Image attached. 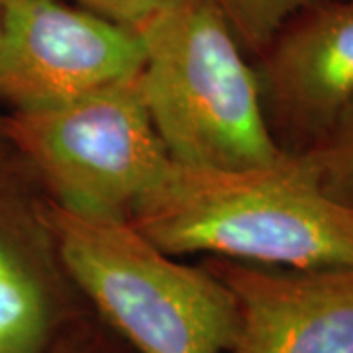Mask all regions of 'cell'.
I'll return each instance as SVG.
<instances>
[{
	"label": "cell",
	"mask_w": 353,
	"mask_h": 353,
	"mask_svg": "<svg viewBox=\"0 0 353 353\" xmlns=\"http://www.w3.org/2000/svg\"><path fill=\"white\" fill-rule=\"evenodd\" d=\"M130 222L175 257L210 253L265 267H353V210L322 190L304 153L248 169L173 161Z\"/></svg>",
	"instance_id": "6da1fadb"
},
{
	"label": "cell",
	"mask_w": 353,
	"mask_h": 353,
	"mask_svg": "<svg viewBox=\"0 0 353 353\" xmlns=\"http://www.w3.org/2000/svg\"><path fill=\"white\" fill-rule=\"evenodd\" d=\"M153 126L175 163L248 169L285 152L271 132L259 77L214 0H167L136 28Z\"/></svg>",
	"instance_id": "7a4b0ae2"
},
{
	"label": "cell",
	"mask_w": 353,
	"mask_h": 353,
	"mask_svg": "<svg viewBox=\"0 0 353 353\" xmlns=\"http://www.w3.org/2000/svg\"><path fill=\"white\" fill-rule=\"evenodd\" d=\"M57 261L134 353H230L238 304L222 279L173 259L130 220L43 204Z\"/></svg>",
	"instance_id": "3957f363"
},
{
	"label": "cell",
	"mask_w": 353,
	"mask_h": 353,
	"mask_svg": "<svg viewBox=\"0 0 353 353\" xmlns=\"http://www.w3.org/2000/svg\"><path fill=\"white\" fill-rule=\"evenodd\" d=\"M0 138L36 171L51 202L99 218L130 220L173 163L139 75L59 106L14 112L0 120Z\"/></svg>",
	"instance_id": "277c9868"
},
{
	"label": "cell",
	"mask_w": 353,
	"mask_h": 353,
	"mask_svg": "<svg viewBox=\"0 0 353 353\" xmlns=\"http://www.w3.org/2000/svg\"><path fill=\"white\" fill-rule=\"evenodd\" d=\"M138 30L59 0H4L0 99L14 112L59 106L138 77Z\"/></svg>",
	"instance_id": "5b68a950"
},
{
	"label": "cell",
	"mask_w": 353,
	"mask_h": 353,
	"mask_svg": "<svg viewBox=\"0 0 353 353\" xmlns=\"http://www.w3.org/2000/svg\"><path fill=\"white\" fill-rule=\"evenodd\" d=\"M257 69L271 132L289 153L318 145L353 102V0H324L287 20Z\"/></svg>",
	"instance_id": "8992f818"
},
{
	"label": "cell",
	"mask_w": 353,
	"mask_h": 353,
	"mask_svg": "<svg viewBox=\"0 0 353 353\" xmlns=\"http://www.w3.org/2000/svg\"><path fill=\"white\" fill-rule=\"evenodd\" d=\"M238 304L230 353H353V267L287 269L218 259Z\"/></svg>",
	"instance_id": "52a82bcc"
},
{
	"label": "cell",
	"mask_w": 353,
	"mask_h": 353,
	"mask_svg": "<svg viewBox=\"0 0 353 353\" xmlns=\"http://www.w3.org/2000/svg\"><path fill=\"white\" fill-rule=\"evenodd\" d=\"M0 155V353H48L63 334L65 308L43 204Z\"/></svg>",
	"instance_id": "ba28073f"
},
{
	"label": "cell",
	"mask_w": 353,
	"mask_h": 353,
	"mask_svg": "<svg viewBox=\"0 0 353 353\" xmlns=\"http://www.w3.org/2000/svg\"><path fill=\"white\" fill-rule=\"evenodd\" d=\"M240 43L253 53L271 43L283 24L294 14L324 0H214Z\"/></svg>",
	"instance_id": "9c48e42d"
},
{
	"label": "cell",
	"mask_w": 353,
	"mask_h": 353,
	"mask_svg": "<svg viewBox=\"0 0 353 353\" xmlns=\"http://www.w3.org/2000/svg\"><path fill=\"white\" fill-rule=\"evenodd\" d=\"M304 155L314 165L322 190L353 210V102L328 136Z\"/></svg>",
	"instance_id": "30bf717a"
},
{
	"label": "cell",
	"mask_w": 353,
	"mask_h": 353,
	"mask_svg": "<svg viewBox=\"0 0 353 353\" xmlns=\"http://www.w3.org/2000/svg\"><path fill=\"white\" fill-rule=\"evenodd\" d=\"M87 10L118 24L138 28L167 0H79Z\"/></svg>",
	"instance_id": "8fae6325"
},
{
	"label": "cell",
	"mask_w": 353,
	"mask_h": 353,
	"mask_svg": "<svg viewBox=\"0 0 353 353\" xmlns=\"http://www.w3.org/2000/svg\"><path fill=\"white\" fill-rule=\"evenodd\" d=\"M48 353H110L108 350L99 347V343H90L87 340H77L75 343H65L63 334L51 345Z\"/></svg>",
	"instance_id": "7c38bea8"
},
{
	"label": "cell",
	"mask_w": 353,
	"mask_h": 353,
	"mask_svg": "<svg viewBox=\"0 0 353 353\" xmlns=\"http://www.w3.org/2000/svg\"><path fill=\"white\" fill-rule=\"evenodd\" d=\"M2 4L4 0H0V38H2Z\"/></svg>",
	"instance_id": "4fadbf2b"
}]
</instances>
